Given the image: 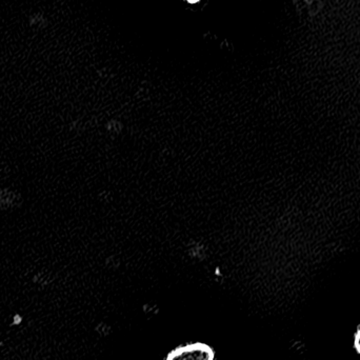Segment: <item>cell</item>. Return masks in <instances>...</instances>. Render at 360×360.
Here are the masks:
<instances>
[{
    "label": "cell",
    "instance_id": "obj_1",
    "mask_svg": "<svg viewBox=\"0 0 360 360\" xmlns=\"http://www.w3.org/2000/svg\"><path fill=\"white\" fill-rule=\"evenodd\" d=\"M214 351L207 345L191 344L175 349L166 360H214Z\"/></svg>",
    "mask_w": 360,
    "mask_h": 360
},
{
    "label": "cell",
    "instance_id": "obj_2",
    "mask_svg": "<svg viewBox=\"0 0 360 360\" xmlns=\"http://www.w3.org/2000/svg\"><path fill=\"white\" fill-rule=\"evenodd\" d=\"M355 347H356L357 351L360 353V330L357 332L356 338H355Z\"/></svg>",
    "mask_w": 360,
    "mask_h": 360
},
{
    "label": "cell",
    "instance_id": "obj_3",
    "mask_svg": "<svg viewBox=\"0 0 360 360\" xmlns=\"http://www.w3.org/2000/svg\"><path fill=\"white\" fill-rule=\"evenodd\" d=\"M21 317L19 316V315H16V316L14 317V325H18V323H21Z\"/></svg>",
    "mask_w": 360,
    "mask_h": 360
},
{
    "label": "cell",
    "instance_id": "obj_4",
    "mask_svg": "<svg viewBox=\"0 0 360 360\" xmlns=\"http://www.w3.org/2000/svg\"><path fill=\"white\" fill-rule=\"evenodd\" d=\"M186 2H188V4H197V2L200 1V0H186Z\"/></svg>",
    "mask_w": 360,
    "mask_h": 360
}]
</instances>
